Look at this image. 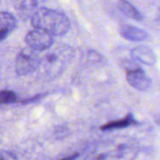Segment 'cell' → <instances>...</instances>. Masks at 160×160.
Instances as JSON below:
<instances>
[{"label": "cell", "mask_w": 160, "mask_h": 160, "mask_svg": "<svg viewBox=\"0 0 160 160\" xmlns=\"http://www.w3.org/2000/svg\"><path fill=\"white\" fill-rule=\"evenodd\" d=\"M139 153L137 142L124 136L98 142L83 160H134Z\"/></svg>", "instance_id": "1"}, {"label": "cell", "mask_w": 160, "mask_h": 160, "mask_svg": "<svg viewBox=\"0 0 160 160\" xmlns=\"http://www.w3.org/2000/svg\"><path fill=\"white\" fill-rule=\"evenodd\" d=\"M31 24L35 29L57 37L66 35L70 29V21L64 13L48 8H38L31 16Z\"/></svg>", "instance_id": "2"}, {"label": "cell", "mask_w": 160, "mask_h": 160, "mask_svg": "<svg viewBox=\"0 0 160 160\" xmlns=\"http://www.w3.org/2000/svg\"><path fill=\"white\" fill-rule=\"evenodd\" d=\"M74 53L75 51L72 46L68 44H60L41 58L39 68H41L45 77L54 79L71 63Z\"/></svg>", "instance_id": "3"}, {"label": "cell", "mask_w": 160, "mask_h": 160, "mask_svg": "<svg viewBox=\"0 0 160 160\" xmlns=\"http://www.w3.org/2000/svg\"><path fill=\"white\" fill-rule=\"evenodd\" d=\"M41 57L38 52L28 47L23 48L15 59V72L18 76L29 75L39 68Z\"/></svg>", "instance_id": "4"}, {"label": "cell", "mask_w": 160, "mask_h": 160, "mask_svg": "<svg viewBox=\"0 0 160 160\" xmlns=\"http://www.w3.org/2000/svg\"><path fill=\"white\" fill-rule=\"evenodd\" d=\"M25 43L36 52L47 51L53 44V36L39 29L31 30L25 36Z\"/></svg>", "instance_id": "5"}, {"label": "cell", "mask_w": 160, "mask_h": 160, "mask_svg": "<svg viewBox=\"0 0 160 160\" xmlns=\"http://www.w3.org/2000/svg\"><path fill=\"white\" fill-rule=\"evenodd\" d=\"M126 79L130 86L139 91L148 90L152 83L151 79L140 66L126 70Z\"/></svg>", "instance_id": "6"}, {"label": "cell", "mask_w": 160, "mask_h": 160, "mask_svg": "<svg viewBox=\"0 0 160 160\" xmlns=\"http://www.w3.org/2000/svg\"><path fill=\"white\" fill-rule=\"evenodd\" d=\"M11 4L18 17L21 20L25 21L31 18L38 9V0H11Z\"/></svg>", "instance_id": "7"}, {"label": "cell", "mask_w": 160, "mask_h": 160, "mask_svg": "<svg viewBox=\"0 0 160 160\" xmlns=\"http://www.w3.org/2000/svg\"><path fill=\"white\" fill-rule=\"evenodd\" d=\"M131 56L134 61H138L147 66H154L157 63V55L152 49L147 46H137L131 50Z\"/></svg>", "instance_id": "8"}, {"label": "cell", "mask_w": 160, "mask_h": 160, "mask_svg": "<svg viewBox=\"0 0 160 160\" xmlns=\"http://www.w3.org/2000/svg\"><path fill=\"white\" fill-rule=\"evenodd\" d=\"M119 33L122 38L135 42L144 41L148 38V34L145 30L129 24L122 25L119 28Z\"/></svg>", "instance_id": "9"}, {"label": "cell", "mask_w": 160, "mask_h": 160, "mask_svg": "<svg viewBox=\"0 0 160 160\" xmlns=\"http://www.w3.org/2000/svg\"><path fill=\"white\" fill-rule=\"evenodd\" d=\"M17 26V19L8 11H0V42L3 41Z\"/></svg>", "instance_id": "10"}, {"label": "cell", "mask_w": 160, "mask_h": 160, "mask_svg": "<svg viewBox=\"0 0 160 160\" xmlns=\"http://www.w3.org/2000/svg\"><path fill=\"white\" fill-rule=\"evenodd\" d=\"M136 125H138V121L134 118V116L132 114H128L124 118L108 122L102 125L99 128L102 131H112V130H117V129H124V128L136 126Z\"/></svg>", "instance_id": "11"}, {"label": "cell", "mask_w": 160, "mask_h": 160, "mask_svg": "<svg viewBox=\"0 0 160 160\" xmlns=\"http://www.w3.org/2000/svg\"><path fill=\"white\" fill-rule=\"evenodd\" d=\"M117 7L123 14L132 20L142 21L143 19V15L142 14V12L128 0H119L117 3Z\"/></svg>", "instance_id": "12"}, {"label": "cell", "mask_w": 160, "mask_h": 160, "mask_svg": "<svg viewBox=\"0 0 160 160\" xmlns=\"http://www.w3.org/2000/svg\"><path fill=\"white\" fill-rule=\"evenodd\" d=\"M19 102L17 95L10 90H2L0 91V106L6 104H12Z\"/></svg>", "instance_id": "13"}, {"label": "cell", "mask_w": 160, "mask_h": 160, "mask_svg": "<svg viewBox=\"0 0 160 160\" xmlns=\"http://www.w3.org/2000/svg\"><path fill=\"white\" fill-rule=\"evenodd\" d=\"M0 160H18V158L12 152L0 150Z\"/></svg>", "instance_id": "14"}, {"label": "cell", "mask_w": 160, "mask_h": 160, "mask_svg": "<svg viewBox=\"0 0 160 160\" xmlns=\"http://www.w3.org/2000/svg\"><path fill=\"white\" fill-rule=\"evenodd\" d=\"M78 158H79V155L75 154L73 156H70V157H68V158H62V159L60 160H76Z\"/></svg>", "instance_id": "15"}]
</instances>
